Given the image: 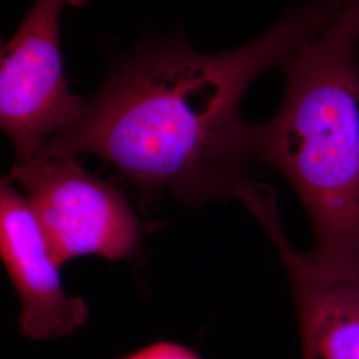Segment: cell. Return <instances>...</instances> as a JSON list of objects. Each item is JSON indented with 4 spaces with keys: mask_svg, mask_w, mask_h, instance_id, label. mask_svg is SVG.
I'll return each instance as SVG.
<instances>
[{
    "mask_svg": "<svg viewBox=\"0 0 359 359\" xmlns=\"http://www.w3.org/2000/svg\"><path fill=\"white\" fill-rule=\"evenodd\" d=\"M348 1L314 0L231 51L206 55L168 40L135 52L35 158L97 154L139 187L187 203L236 196L257 158L255 126L241 117L245 92Z\"/></svg>",
    "mask_w": 359,
    "mask_h": 359,
    "instance_id": "obj_1",
    "label": "cell"
},
{
    "mask_svg": "<svg viewBox=\"0 0 359 359\" xmlns=\"http://www.w3.org/2000/svg\"><path fill=\"white\" fill-rule=\"evenodd\" d=\"M359 0L285 62L280 111L255 126L256 157L289 181L314 233L309 262L359 276Z\"/></svg>",
    "mask_w": 359,
    "mask_h": 359,
    "instance_id": "obj_2",
    "label": "cell"
},
{
    "mask_svg": "<svg viewBox=\"0 0 359 359\" xmlns=\"http://www.w3.org/2000/svg\"><path fill=\"white\" fill-rule=\"evenodd\" d=\"M7 179L26 192L60 266L86 255L123 259L137 252L140 224L128 201L114 185L81 167L76 156L15 164Z\"/></svg>",
    "mask_w": 359,
    "mask_h": 359,
    "instance_id": "obj_3",
    "label": "cell"
},
{
    "mask_svg": "<svg viewBox=\"0 0 359 359\" xmlns=\"http://www.w3.org/2000/svg\"><path fill=\"white\" fill-rule=\"evenodd\" d=\"M87 0H35L8 43L1 44L0 124L16 164L32 161L43 145L72 126L86 103L67 84L60 51L65 6Z\"/></svg>",
    "mask_w": 359,
    "mask_h": 359,
    "instance_id": "obj_4",
    "label": "cell"
},
{
    "mask_svg": "<svg viewBox=\"0 0 359 359\" xmlns=\"http://www.w3.org/2000/svg\"><path fill=\"white\" fill-rule=\"evenodd\" d=\"M237 197L266 231L283 258L294 294L302 359H359V276L316 269L287 241L274 191L253 181Z\"/></svg>",
    "mask_w": 359,
    "mask_h": 359,
    "instance_id": "obj_5",
    "label": "cell"
},
{
    "mask_svg": "<svg viewBox=\"0 0 359 359\" xmlns=\"http://www.w3.org/2000/svg\"><path fill=\"white\" fill-rule=\"evenodd\" d=\"M0 255L22 302V333L50 339L72 334L86 322L87 305L65 294L60 265L27 198L8 179L0 185Z\"/></svg>",
    "mask_w": 359,
    "mask_h": 359,
    "instance_id": "obj_6",
    "label": "cell"
},
{
    "mask_svg": "<svg viewBox=\"0 0 359 359\" xmlns=\"http://www.w3.org/2000/svg\"><path fill=\"white\" fill-rule=\"evenodd\" d=\"M126 359H200V357L182 345L158 342L142 348Z\"/></svg>",
    "mask_w": 359,
    "mask_h": 359,
    "instance_id": "obj_7",
    "label": "cell"
}]
</instances>
